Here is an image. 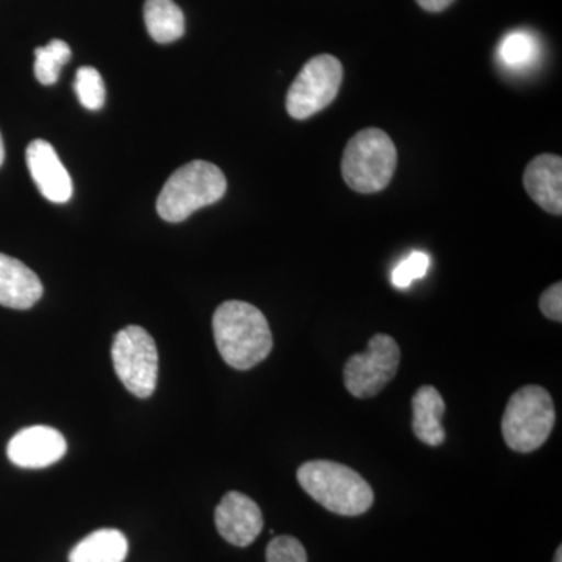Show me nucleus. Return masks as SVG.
I'll use <instances>...</instances> for the list:
<instances>
[{
	"instance_id": "f257e3e1",
	"label": "nucleus",
	"mask_w": 562,
	"mask_h": 562,
	"mask_svg": "<svg viewBox=\"0 0 562 562\" xmlns=\"http://www.w3.org/2000/svg\"><path fill=\"white\" fill-rule=\"evenodd\" d=\"M213 333L222 360L238 371H249L271 355L273 339L269 322L250 303H222L213 316Z\"/></svg>"
},
{
	"instance_id": "f03ea898",
	"label": "nucleus",
	"mask_w": 562,
	"mask_h": 562,
	"mask_svg": "<svg viewBox=\"0 0 562 562\" xmlns=\"http://www.w3.org/2000/svg\"><path fill=\"white\" fill-rule=\"evenodd\" d=\"M297 480L313 501L339 516H361L373 505L371 484L341 462H305L299 468Z\"/></svg>"
},
{
	"instance_id": "7ed1b4c3",
	"label": "nucleus",
	"mask_w": 562,
	"mask_h": 562,
	"mask_svg": "<svg viewBox=\"0 0 562 562\" xmlns=\"http://www.w3.org/2000/svg\"><path fill=\"white\" fill-rule=\"evenodd\" d=\"M227 192V179L213 162L194 160L169 177L158 195L157 211L166 222H183L203 206L220 202Z\"/></svg>"
},
{
	"instance_id": "20e7f679",
	"label": "nucleus",
	"mask_w": 562,
	"mask_h": 562,
	"mask_svg": "<svg viewBox=\"0 0 562 562\" xmlns=\"http://www.w3.org/2000/svg\"><path fill=\"white\" fill-rule=\"evenodd\" d=\"M397 149L380 128H364L351 136L344 150L342 179L361 194L383 191L394 177Z\"/></svg>"
},
{
	"instance_id": "39448f33",
	"label": "nucleus",
	"mask_w": 562,
	"mask_h": 562,
	"mask_svg": "<svg viewBox=\"0 0 562 562\" xmlns=\"http://www.w3.org/2000/svg\"><path fill=\"white\" fill-rule=\"evenodd\" d=\"M557 412L549 391L530 384L514 392L502 419L503 439L514 452L531 453L552 435Z\"/></svg>"
},
{
	"instance_id": "423d86ee",
	"label": "nucleus",
	"mask_w": 562,
	"mask_h": 562,
	"mask_svg": "<svg viewBox=\"0 0 562 562\" xmlns=\"http://www.w3.org/2000/svg\"><path fill=\"white\" fill-rule=\"evenodd\" d=\"M113 368L125 390L138 398L150 397L157 387L158 350L154 338L138 325L122 328L114 338Z\"/></svg>"
},
{
	"instance_id": "0eeeda50",
	"label": "nucleus",
	"mask_w": 562,
	"mask_h": 562,
	"mask_svg": "<svg viewBox=\"0 0 562 562\" xmlns=\"http://www.w3.org/2000/svg\"><path fill=\"white\" fill-rule=\"evenodd\" d=\"M341 61L324 54L312 58L292 81L286 95V110L294 120L303 121L327 109L341 90Z\"/></svg>"
},
{
	"instance_id": "6e6552de",
	"label": "nucleus",
	"mask_w": 562,
	"mask_h": 562,
	"mask_svg": "<svg viewBox=\"0 0 562 562\" xmlns=\"http://www.w3.org/2000/svg\"><path fill=\"white\" fill-rule=\"evenodd\" d=\"M401 347L390 335L373 336L364 353L353 355L344 368V383L357 398L375 397L397 375Z\"/></svg>"
},
{
	"instance_id": "1a4fd4ad",
	"label": "nucleus",
	"mask_w": 562,
	"mask_h": 562,
	"mask_svg": "<svg viewBox=\"0 0 562 562\" xmlns=\"http://www.w3.org/2000/svg\"><path fill=\"white\" fill-rule=\"evenodd\" d=\"M68 450L65 436L47 425H33L11 438L7 457L22 469L49 468L60 461Z\"/></svg>"
},
{
	"instance_id": "9d476101",
	"label": "nucleus",
	"mask_w": 562,
	"mask_h": 562,
	"mask_svg": "<svg viewBox=\"0 0 562 562\" xmlns=\"http://www.w3.org/2000/svg\"><path fill=\"white\" fill-rule=\"evenodd\" d=\"M214 522L222 538L235 547H249L265 527L260 506L238 491L224 495L214 512Z\"/></svg>"
},
{
	"instance_id": "9b49d317",
	"label": "nucleus",
	"mask_w": 562,
	"mask_h": 562,
	"mask_svg": "<svg viewBox=\"0 0 562 562\" xmlns=\"http://www.w3.org/2000/svg\"><path fill=\"white\" fill-rule=\"evenodd\" d=\"M25 158H27V168L36 188L47 201L66 203L72 198V179L63 166L57 151L47 140H32L25 151Z\"/></svg>"
},
{
	"instance_id": "f8f14e48",
	"label": "nucleus",
	"mask_w": 562,
	"mask_h": 562,
	"mask_svg": "<svg viewBox=\"0 0 562 562\" xmlns=\"http://www.w3.org/2000/svg\"><path fill=\"white\" fill-rule=\"evenodd\" d=\"M524 187L531 201L547 213L562 214V158L543 154L528 162L524 173Z\"/></svg>"
},
{
	"instance_id": "ddd939ff",
	"label": "nucleus",
	"mask_w": 562,
	"mask_h": 562,
	"mask_svg": "<svg viewBox=\"0 0 562 562\" xmlns=\"http://www.w3.org/2000/svg\"><path fill=\"white\" fill-rule=\"evenodd\" d=\"M43 283L24 262L0 254V305L29 310L43 295Z\"/></svg>"
},
{
	"instance_id": "4468645a",
	"label": "nucleus",
	"mask_w": 562,
	"mask_h": 562,
	"mask_svg": "<svg viewBox=\"0 0 562 562\" xmlns=\"http://www.w3.org/2000/svg\"><path fill=\"white\" fill-rule=\"evenodd\" d=\"M446 402L435 386H422L413 397V430L419 441L439 447L446 441L442 417Z\"/></svg>"
},
{
	"instance_id": "2eb2a0df",
	"label": "nucleus",
	"mask_w": 562,
	"mask_h": 562,
	"mask_svg": "<svg viewBox=\"0 0 562 562\" xmlns=\"http://www.w3.org/2000/svg\"><path fill=\"white\" fill-rule=\"evenodd\" d=\"M128 541L124 532L103 528L77 543L69 553V562H124Z\"/></svg>"
},
{
	"instance_id": "dca6fc26",
	"label": "nucleus",
	"mask_w": 562,
	"mask_h": 562,
	"mask_svg": "<svg viewBox=\"0 0 562 562\" xmlns=\"http://www.w3.org/2000/svg\"><path fill=\"white\" fill-rule=\"evenodd\" d=\"M144 21L151 40L157 43L169 44L183 36V11L173 0H146Z\"/></svg>"
},
{
	"instance_id": "f3484780",
	"label": "nucleus",
	"mask_w": 562,
	"mask_h": 562,
	"mask_svg": "<svg viewBox=\"0 0 562 562\" xmlns=\"http://www.w3.org/2000/svg\"><path fill=\"white\" fill-rule=\"evenodd\" d=\"M35 76L40 83H57L60 70L70 58V47L61 40H52L47 46L35 50Z\"/></svg>"
},
{
	"instance_id": "a211bd4d",
	"label": "nucleus",
	"mask_w": 562,
	"mask_h": 562,
	"mask_svg": "<svg viewBox=\"0 0 562 562\" xmlns=\"http://www.w3.org/2000/svg\"><path fill=\"white\" fill-rule=\"evenodd\" d=\"M498 55L509 68H525L535 61L536 55H538V43L530 33L513 32L502 41Z\"/></svg>"
},
{
	"instance_id": "6ab92c4d",
	"label": "nucleus",
	"mask_w": 562,
	"mask_h": 562,
	"mask_svg": "<svg viewBox=\"0 0 562 562\" xmlns=\"http://www.w3.org/2000/svg\"><path fill=\"white\" fill-rule=\"evenodd\" d=\"M77 98L87 110L98 111L105 105V83H103L101 74L92 66H81L76 74V83H74Z\"/></svg>"
},
{
	"instance_id": "aec40b11",
	"label": "nucleus",
	"mask_w": 562,
	"mask_h": 562,
	"mask_svg": "<svg viewBox=\"0 0 562 562\" xmlns=\"http://www.w3.org/2000/svg\"><path fill=\"white\" fill-rule=\"evenodd\" d=\"M430 257L425 251H413L392 271V284L398 290L412 286L414 280L424 279L430 269Z\"/></svg>"
},
{
	"instance_id": "412c9836",
	"label": "nucleus",
	"mask_w": 562,
	"mask_h": 562,
	"mask_svg": "<svg viewBox=\"0 0 562 562\" xmlns=\"http://www.w3.org/2000/svg\"><path fill=\"white\" fill-rule=\"evenodd\" d=\"M268 562H308L305 547L292 536H279L269 542L266 550Z\"/></svg>"
},
{
	"instance_id": "4be33fe9",
	"label": "nucleus",
	"mask_w": 562,
	"mask_h": 562,
	"mask_svg": "<svg viewBox=\"0 0 562 562\" xmlns=\"http://www.w3.org/2000/svg\"><path fill=\"white\" fill-rule=\"evenodd\" d=\"M539 308L543 316L549 319L561 322L562 321V283L558 281L553 286L543 292L541 301H539Z\"/></svg>"
},
{
	"instance_id": "5701e85b",
	"label": "nucleus",
	"mask_w": 562,
	"mask_h": 562,
	"mask_svg": "<svg viewBox=\"0 0 562 562\" xmlns=\"http://www.w3.org/2000/svg\"><path fill=\"white\" fill-rule=\"evenodd\" d=\"M453 2L454 0H416L422 10L430 11V13H441V11L449 9Z\"/></svg>"
},
{
	"instance_id": "b1692460",
	"label": "nucleus",
	"mask_w": 562,
	"mask_h": 562,
	"mask_svg": "<svg viewBox=\"0 0 562 562\" xmlns=\"http://www.w3.org/2000/svg\"><path fill=\"white\" fill-rule=\"evenodd\" d=\"M3 160H5V147H3L2 135H0V166L3 165Z\"/></svg>"
},
{
	"instance_id": "393cba45",
	"label": "nucleus",
	"mask_w": 562,
	"mask_h": 562,
	"mask_svg": "<svg viewBox=\"0 0 562 562\" xmlns=\"http://www.w3.org/2000/svg\"><path fill=\"white\" fill-rule=\"evenodd\" d=\"M553 562H562V547H558L557 553H554Z\"/></svg>"
}]
</instances>
